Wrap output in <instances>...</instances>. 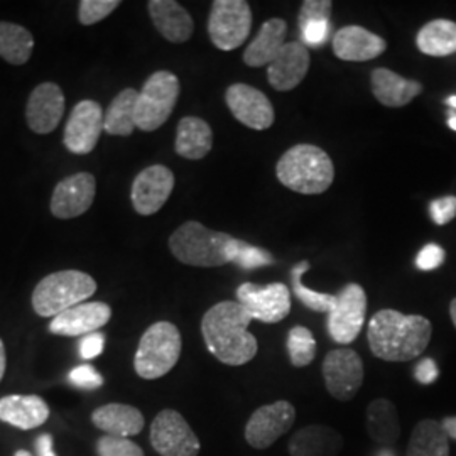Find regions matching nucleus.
Returning a JSON list of instances; mask_svg holds the SVG:
<instances>
[{
    "instance_id": "1",
    "label": "nucleus",
    "mask_w": 456,
    "mask_h": 456,
    "mask_svg": "<svg viewBox=\"0 0 456 456\" xmlns=\"http://www.w3.org/2000/svg\"><path fill=\"white\" fill-rule=\"evenodd\" d=\"M433 325L421 314L380 310L369 322L367 338L377 359L409 362L423 355L431 342Z\"/></svg>"
},
{
    "instance_id": "2",
    "label": "nucleus",
    "mask_w": 456,
    "mask_h": 456,
    "mask_svg": "<svg viewBox=\"0 0 456 456\" xmlns=\"http://www.w3.org/2000/svg\"><path fill=\"white\" fill-rule=\"evenodd\" d=\"M252 318L237 301H222L205 313L201 333L215 359L225 365H245L257 355V340L248 331Z\"/></svg>"
},
{
    "instance_id": "3",
    "label": "nucleus",
    "mask_w": 456,
    "mask_h": 456,
    "mask_svg": "<svg viewBox=\"0 0 456 456\" xmlns=\"http://www.w3.org/2000/svg\"><path fill=\"white\" fill-rule=\"evenodd\" d=\"M276 175L282 186L296 193L320 195L335 180V166L322 147L297 144L281 156Z\"/></svg>"
},
{
    "instance_id": "4",
    "label": "nucleus",
    "mask_w": 456,
    "mask_h": 456,
    "mask_svg": "<svg viewBox=\"0 0 456 456\" xmlns=\"http://www.w3.org/2000/svg\"><path fill=\"white\" fill-rule=\"evenodd\" d=\"M95 291L97 282L86 273H53L34 288L33 308L43 318H56L63 311L85 303Z\"/></svg>"
},
{
    "instance_id": "5",
    "label": "nucleus",
    "mask_w": 456,
    "mask_h": 456,
    "mask_svg": "<svg viewBox=\"0 0 456 456\" xmlns=\"http://www.w3.org/2000/svg\"><path fill=\"white\" fill-rule=\"evenodd\" d=\"M232 235L213 232L200 222L183 224L171 237L169 248L178 261L193 267H220L228 262Z\"/></svg>"
},
{
    "instance_id": "6",
    "label": "nucleus",
    "mask_w": 456,
    "mask_h": 456,
    "mask_svg": "<svg viewBox=\"0 0 456 456\" xmlns=\"http://www.w3.org/2000/svg\"><path fill=\"white\" fill-rule=\"evenodd\" d=\"M180 330L169 322L149 326L134 357V369L146 380L161 379L175 369L181 355Z\"/></svg>"
},
{
    "instance_id": "7",
    "label": "nucleus",
    "mask_w": 456,
    "mask_h": 456,
    "mask_svg": "<svg viewBox=\"0 0 456 456\" xmlns=\"http://www.w3.org/2000/svg\"><path fill=\"white\" fill-rule=\"evenodd\" d=\"M180 97V80L171 71H156L147 78L135 102V127L158 131L171 117Z\"/></svg>"
},
{
    "instance_id": "8",
    "label": "nucleus",
    "mask_w": 456,
    "mask_h": 456,
    "mask_svg": "<svg viewBox=\"0 0 456 456\" xmlns=\"http://www.w3.org/2000/svg\"><path fill=\"white\" fill-rule=\"evenodd\" d=\"M252 29V11L244 0H216L208 17V34L215 48H240Z\"/></svg>"
},
{
    "instance_id": "9",
    "label": "nucleus",
    "mask_w": 456,
    "mask_h": 456,
    "mask_svg": "<svg viewBox=\"0 0 456 456\" xmlns=\"http://www.w3.org/2000/svg\"><path fill=\"white\" fill-rule=\"evenodd\" d=\"M367 314V294L363 288L350 282L335 294V305L328 313V333L333 342L350 345L359 338Z\"/></svg>"
},
{
    "instance_id": "10",
    "label": "nucleus",
    "mask_w": 456,
    "mask_h": 456,
    "mask_svg": "<svg viewBox=\"0 0 456 456\" xmlns=\"http://www.w3.org/2000/svg\"><path fill=\"white\" fill-rule=\"evenodd\" d=\"M151 444L161 456H198L200 440L178 411L164 409L151 424Z\"/></svg>"
},
{
    "instance_id": "11",
    "label": "nucleus",
    "mask_w": 456,
    "mask_h": 456,
    "mask_svg": "<svg viewBox=\"0 0 456 456\" xmlns=\"http://www.w3.org/2000/svg\"><path fill=\"white\" fill-rule=\"evenodd\" d=\"M237 303L242 305L252 320L262 323H279L291 313V293L282 282L267 286L245 282L237 289Z\"/></svg>"
},
{
    "instance_id": "12",
    "label": "nucleus",
    "mask_w": 456,
    "mask_h": 456,
    "mask_svg": "<svg viewBox=\"0 0 456 456\" xmlns=\"http://www.w3.org/2000/svg\"><path fill=\"white\" fill-rule=\"evenodd\" d=\"M326 391L337 401H352L363 384V362L352 348L331 350L323 360Z\"/></svg>"
},
{
    "instance_id": "13",
    "label": "nucleus",
    "mask_w": 456,
    "mask_h": 456,
    "mask_svg": "<svg viewBox=\"0 0 456 456\" xmlns=\"http://www.w3.org/2000/svg\"><path fill=\"white\" fill-rule=\"evenodd\" d=\"M296 421V409L288 401H276L256 409L245 426V441L256 450H267L284 436Z\"/></svg>"
},
{
    "instance_id": "14",
    "label": "nucleus",
    "mask_w": 456,
    "mask_h": 456,
    "mask_svg": "<svg viewBox=\"0 0 456 456\" xmlns=\"http://www.w3.org/2000/svg\"><path fill=\"white\" fill-rule=\"evenodd\" d=\"M103 117L105 112L98 102L82 100L77 103L66 122L63 135L66 149L78 156L94 152L103 132Z\"/></svg>"
},
{
    "instance_id": "15",
    "label": "nucleus",
    "mask_w": 456,
    "mask_h": 456,
    "mask_svg": "<svg viewBox=\"0 0 456 456\" xmlns=\"http://www.w3.org/2000/svg\"><path fill=\"white\" fill-rule=\"evenodd\" d=\"M225 102L232 115L248 129L265 131L273 127L276 120L271 100L259 88H254L250 85L235 83L228 86Z\"/></svg>"
},
{
    "instance_id": "16",
    "label": "nucleus",
    "mask_w": 456,
    "mask_h": 456,
    "mask_svg": "<svg viewBox=\"0 0 456 456\" xmlns=\"http://www.w3.org/2000/svg\"><path fill=\"white\" fill-rule=\"evenodd\" d=\"M175 190V175L169 167L154 164L142 169L132 183L131 200L139 215L159 212Z\"/></svg>"
},
{
    "instance_id": "17",
    "label": "nucleus",
    "mask_w": 456,
    "mask_h": 456,
    "mask_svg": "<svg viewBox=\"0 0 456 456\" xmlns=\"http://www.w3.org/2000/svg\"><path fill=\"white\" fill-rule=\"evenodd\" d=\"M97 183L90 173H77L60 181L51 196V213L56 218L69 220L88 212L94 205Z\"/></svg>"
},
{
    "instance_id": "18",
    "label": "nucleus",
    "mask_w": 456,
    "mask_h": 456,
    "mask_svg": "<svg viewBox=\"0 0 456 456\" xmlns=\"http://www.w3.org/2000/svg\"><path fill=\"white\" fill-rule=\"evenodd\" d=\"M65 115V95L60 85L41 83L34 88L26 105V120L36 134L54 131Z\"/></svg>"
},
{
    "instance_id": "19",
    "label": "nucleus",
    "mask_w": 456,
    "mask_h": 456,
    "mask_svg": "<svg viewBox=\"0 0 456 456\" xmlns=\"http://www.w3.org/2000/svg\"><path fill=\"white\" fill-rule=\"evenodd\" d=\"M110 318L112 310L109 305L100 301L82 303L53 318L49 323V331L61 337H85L107 325Z\"/></svg>"
},
{
    "instance_id": "20",
    "label": "nucleus",
    "mask_w": 456,
    "mask_h": 456,
    "mask_svg": "<svg viewBox=\"0 0 456 456\" xmlns=\"http://www.w3.org/2000/svg\"><path fill=\"white\" fill-rule=\"evenodd\" d=\"M310 69V51L303 43H286L267 66V80L277 92H291Z\"/></svg>"
},
{
    "instance_id": "21",
    "label": "nucleus",
    "mask_w": 456,
    "mask_h": 456,
    "mask_svg": "<svg viewBox=\"0 0 456 456\" xmlns=\"http://www.w3.org/2000/svg\"><path fill=\"white\" fill-rule=\"evenodd\" d=\"M387 49L386 39L362 26H345L333 36V53L343 61H370Z\"/></svg>"
},
{
    "instance_id": "22",
    "label": "nucleus",
    "mask_w": 456,
    "mask_h": 456,
    "mask_svg": "<svg viewBox=\"0 0 456 456\" xmlns=\"http://www.w3.org/2000/svg\"><path fill=\"white\" fill-rule=\"evenodd\" d=\"M147 9H149V14H151L156 29L159 31L166 41L181 45L191 37L193 29H195V22L180 2L151 0L147 4Z\"/></svg>"
},
{
    "instance_id": "23",
    "label": "nucleus",
    "mask_w": 456,
    "mask_h": 456,
    "mask_svg": "<svg viewBox=\"0 0 456 456\" xmlns=\"http://www.w3.org/2000/svg\"><path fill=\"white\" fill-rule=\"evenodd\" d=\"M342 448V435L325 424L305 426L289 440L291 456H338Z\"/></svg>"
},
{
    "instance_id": "24",
    "label": "nucleus",
    "mask_w": 456,
    "mask_h": 456,
    "mask_svg": "<svg viewBox=\"0 0 456 456\" xmlns=\"http://www.w3.org/2000/svg\"><path fill=\"white\" fill-rule=\"evenodd\" d=\"M372 92L377 102L386 107L401 109L423 94V85L416 80L403 78L387 68H377L370 77Z\"/></svg>"
},
{
    "instance_id": "25",
    "label": "nucleus",
    "mask_w": 456,
    "mask_h": 456,
    "mask_svg": "<svg viewBox=\"0 0 456 456\" xmlns=\"http://www.w3.org/2000/svg\"><path fill=\"white\" fill-rule=\"evenodd\" d=\"M48 404L39 395H5L0 399V421L29 431L48 421Z\"/></svg>"
},
{
    "instance_id": "26",
    "label": "nucleus",
    "mask_w": 456,
    "mask_h": 456,
    "mask_svg": "<svg viewBox=\"0 0 456 456\" xmlns=\"http://www.w3.org/2000/svg\"><path fill=\"white\" fill-rule=\"evenodd\" d=\"M286 33H288L286 20L279 17L265 20L256 39L248 45V48L245 49V65L250 68L271 65L279 54V51L286 45Z\"/></svg>"
},
{
    "instance_id": "27",
    "label": "nucleus",
    "mask_w": 456,
    "mask_h": 456,
    "mask_svg": "<svg viewBox=\"0 0 456 456\" xmlns=\"http://www.w3.org/2000/svg\"><path fill=\"white\" fill-rule=\"evenodd\" d=\"M92 421L98 429L118 438L135 436L144 428V416L139 409L115 403L95 409L92 414Z\"/></svg>"
},
{
    "instance_id": "28",
    "label": "nucleus",
    "mask_w": 456,
    "mask_h": 456,
    "mask_svg": "<svg viewBox=\"0 0 456 456\" xmlns=\"http://www.w3.org/2000/svg\"><path fill=\"white\" fill-rule=\"evenodd\" d=\"M212 147L213 131L208 122H205L200 117L181 118L175 142L178 156L184 159L198 161L203 159L212 151Z\"/></svg>"
},
{
    "instance_id": "29",
    "label": "nucleus",
    "mask_w": 456,
    "mask_h": 456,
    "mask_svg": "<svg viewBox=\"0 0 456 456\" xmlns=\"http://www.w3.org/2000/svg\"><path fill=\"white\" fill-rule=\"evenodd\" d=\"M365 424L369 436L379 444H394L401 436V424L397 409L389 399H374L367 412Z\"/></svg>"
},
{
    "instance_id": "30",
    "label": "nucleus",
    "mask_w": 456,
    "mask_h": 456,
    "mask_svg": "<svg viewBox=\"0 0 456 456\" xmlns=\"http://www.w3.org/2000/svg\"><path fill=\"white\" fill-rule=\"evenodd\" d=\"M418 49L433 58H444L456 53V22L435 19L424 24L416 37Z\"/></svg>"
},
{
    "instance_id": "31",
    "label": "nucleus",
    "mask_w": 456,
    "mask_h": 456,
    "mask_svg": "<svg viewBox=\"0 0 456 456\" xmlns=\"http://www.w3.org/2000/svg\"><path fill=\"white\" fill-rule=\"evenodd\" d=\"M408 456H450V438L441 421L423 419L414 426L409 440Z\"/></svg>"
},
{
    "instance_id": "32",
    "label": "nucleus",
    "mask_w": 456,
    "mask_h": 456,
    "mask_svg": "<svg viewBox=\"0 0 456 456\" xmlns=\"http://www.w3.org/2000/svg\"><path fill=\"white\" fill-rule=\"evenodd\" d=\"M139 92L134 88L122 90L109 105L103 117V131L109 135H131L135 127V102Z\"/></svg>"
},
{
    "instance_id": "33",
    "label": "nucleus",
    "mask_w": 456,
    "mask_h": 456,
    "mask_svg": "<svg viewBox=\"0 0 456 456\" xmlns=\"http://www.w3.org/2000/svg\"><path fill=\"white\" fill-rule=\"evenodd\" d=\"M34 37L26 28L0 20V58L11 65H26L33 56Z\"/></svg>"
},
{
    "instance_id": "34",
    "label": "nucleus",
    "mask_w": 456,
    "mask_h": 456,
    "mask_svg": "<svg viewBox=\"0 0 456 456\" xmlns=\"http://www.w3.org/2000/svg\"><path fill=\"white\" fill-rule=\"evenodd\" d=\"M310 269V262L303 261L291 271L293 291L296 297L308 308L316 313H330L335 305V294L318 293L303 284V274Z\"/></svg>"
},
{
    "instance_id": "35",
    "label": "nucleus",
    "mask_w": 456,
    "mask_h": 456,
    "mask_svg": "<svg viewBox=\"0 0 456 456\" xmlns=\"http://www.w3.org/2000/svg\"><path fill=\"white\" fill-rule=\"evenodd\" d=\"M288 354L294 367L301 369L310 365L316 357V342L306 326H294L288 335Z\"/></svg>"
},
{
    "instance_id": "36",
    "label": "nucleus",
    "mask_w": 456,
    "mask_h": 456,
    "mask_svg": "<svg viewBox=\"0 0 456 456\" xmlns=\"http://www.w3.org/2000/svg\"><path fill=\"white\" fill-rule=\"evenodd\" d=\"M228 262L240 265L242 269H257V267H264V265H271L274 259L273 256L264 250L261 247L250 245L244 240L239 239H232V242L228 245Z\"/></svg>"
},
{
    "instance_id": "37",
    "label": "nucleus",
    "mask_w": 456,
    "mask_h": 456,
    "mask_svg": "<svg viewBox=\"0 0 456 456\" xmlns=\"http://www.w3.org/2000/svg\"><path fill=\"white\" fill-rule=\"evenodd\" d=\"M120 5L118 0H82L78 7V19L83 26H94L110 16Z\"/></svg>"
},
{
    "instance_id": "38",
    "label": "nucleus",
    "mask_w": 456,
    "mask_h": 456,
    "mask_svg": "<svg viewBox=\"0 0 456 456\" xmlns=\"http://www.w3.org/2000/svg\"><path fill=\"white\" fill-rule=\"evenodd\" d=\"M98 456H144L139 444L129 438H118L105 435L97 443Z\"/></svg>"
},
{
    "instance_id": "39",
    "label": "nucleus",
    "mask_w": 456,
    "mask_h": 456,
    "mask_svg": "<svg viewBox=\"0 0 456 456\" xmlns=\"http://www.w3.org/2000/svg\"><path fill=\"white\" fill-rule=\"evenodd\" d=\"M299 31L305 46L322 48L330 37V20H310L299 24Z\"/></svg>"
},
{
    "instance_id": "40",
    "label": "nucleus",
    "mask_w": 456,
    "mask_h": 456,
    "mask_svg": "<svg viewBox=\"0 0 456 456\" xmlns=\"http://www.w3.org/2000/svg\"><path fill=\"white\" fill-rule=\"evenodd\" d=\"M68 379L75 387L88 389V391H94L103 386V377L98 374L92 365H80L73 369L68 375Z\"/></svg>"
},
{
    "instance_id": "41",
    "label": "nucleus",
    "mask_w": 456,
    "mask_h": 456,
    "mask_svg": "<svg viewBox=\"0 0 456 456\" xmlns=\"http://www.w3.org/2000/svg\"><path fill=\"white\" fill-rule=\"evenodd\" d=\"M333 4L330 0H306L299 11V24L310 20H330Z\"/></svg>"
},
{
    "instance_id": "42",
    "label": "nucleus",
    "mask_w": 456,
    "mask_h": 456,
    "mask_svg": "<svg viewBox=\"0 0 456 456\" xmlns=\"http://www.w3.org/2000/svg\"><path fill=\"white\" fill-rule=\"evenodd\" d=\"M431 218L436 225H446L456 216V196H443L429 205Z\"/></svg>"
},
{
    "instance_id": "43",
    "label": "nucleus",
    "mask_w": 456,
    "mask_h": 456,
    "mask_svg": "<svg viewBox=\"0 0 456 456\" xmlns=\"http://www.w3.org/2000/svg\"><path fill=\"white\" fill-rule=\"evenodd\" d=\"M443 262H444V250L436 244L424 245L416 257V265L421 271H435Z\"/></svg>"
},
{
    "instance_id": "44",
    "label": "nucleus",
    "mask_w": 456,
    "mask_h": 456,
    "mask_svg": "<svg viewBox=\"0 0 456 456\" xmlns=\"http://www.w3.org/2000/svg\"><path fill=\"white\" fill-rule=\"evenodd\" d=\"M103 346H105V337L102 333L95 331V333L85 335L80 342V355L85 360L95 359L103 352Z\"/></svg>"
},
{
    "instance_id": "45",
    "label": "nucleus",
    "mask_w": 456,
    "mask_h": 456,
    "mask_svg": "<svg viewBox=\"0 0 456 456\" xmlns=\"http://www.w3.org/2000/svg\"><path fill=\"white\" fill-rule=\"evenodd\" d=\"M438 365H436V362L433 359H423L418 365H416V369H414V377H416V380L419 382V384H423V386H429V384H433L436 379H438Z\"/></svg>"
},
{
    "instance_id": "46",
    "label": "nucleus",
    "mask_w": 456,
    "mask_h": 456,
    "mask_svg": "<svg viewBox=\"0 0 456 456\" xmlns=\"http://www.w3.org/2000/svg\"><path fill=\"white\" fill-rule=\"evenodd\" d=\"M36 452L39 456H58L54 453V448H53V436L45 433L41 435L37 441H36Z\"/></svg>"
},
{
    "instance_id": "47",
    "label": "nucleus",
    "mask_w": 456,
    "mask_h": 456,
    "mask_svg": "<svg viewBox=\"0 0 456 456\" xmlns=\"http://www.w3.org/2000/svg\"><path fill=\"white\" fill-rule=\"evenodd\" d=\"M441 426H443L444 433L448 435V438H450V440L456 441V416H448V418H444V419L441 421Z\"/></svg>"
},
{
    "instance_id": "48",
    "label": "nucleus",
    "mask_w": 456,
    "mask_h": 456,
    "mask_svg": "<svg viewBox=\"0 0 456 456\" xmlns=\"http://www.w3.org/2000/svg\"><path fill=\"white\" fill-rule=\"evenodd\" d=\"M5 365H7V357H5V346H4V342L0 340V380L4 379V374H5Z\"/></svg>"
},
{
    "instance_id": "49",
    "label": "nucleus",
    "mask_w": 456,
    "mask_h": 456,
    "mask_svg": "<svg viewBox=\"0 0 456 456\" xmlns=\"http://www.w3.org/2000/svg\"><path fill=\"white\" fill-rule=\"evenodd\" d=\"M450 117H448V126H450V129L452 131L456 132V110H453V112H450Z\"/></svg>"
},
{
    "instance_id": "50",
    "label": "nucleus",
    "mask_w": 456,
    "mask_h": 456,
    "mask_svg": "<svg viewBox=\"0 0 456 456\" xmlns=\"http://www.w3.org/2000/svg\"><path fill=\"white\" fill-rule=\"evenodd\" d=\"M450 316H452V322H453V325L456 328V297L452 301V305H450Z\"/></svg>"
},
{
    "instance_id": "51",
    "label": "nucleus",
    "mask_w": 456,
    "mask_h": 456,
    "mask_svg": "<svg viewBox=\"0 0 456 456\" xmlns=\"http://www.w3.org/2000/svg\"><path fill=\"white\" fill-rule=\"evenodd\" d=\"M446 105H448V107H452L453 110H456V95H452V97L446 98Z\"/></svg>"
},
{
    "instance_id": "52",
    "label": "nucleus",
    "mask_w": 456,
    "mask_h": 456,
    "mask_svg": "<svg viewBox=\"0 0 456 456\" xmlns=\"http://www.w3.org/2000/svg\"><path fill=\"white\" fill-rule=\"evenodd\" d=\"M16 456H34L29 453V452H26V450H19L17 452Z\"/></svg>"
}]
</instances>
